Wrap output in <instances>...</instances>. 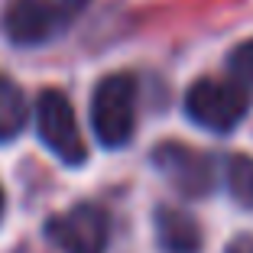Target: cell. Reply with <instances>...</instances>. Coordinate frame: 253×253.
Masks as SVG:
<instances>
[{"label": "cell", "instance_id": "cell-1", "mask_svg": "<svg viewBox=\"0 0 253 253\" xmlns=\"http://www.w3.org/2000/svg\"><path fill=\"white\" fill-rule=\"evenodd\" d=\"M91 126L94 136L107 149H120L130 143L136 126V78L126 72H114L101 78L91 94Z\"/></svg>", "mask_w": 253, "mask_h": 253}, {"label": "cell", "instance_id": "cell-2", "mask_svg": "<svg viewBox=\"0 0 253 253\" xmlns=\"http://www.w3.org/2000/svg\"><path fill=\"white\" fill-rule=\"evenodd\" d=\"M84 7L88 0H10L3 30L16 45H42L65 33Z\"/></svg>", "mask_w": 253, "mask_h": 253}, {"label": "cell", "instance_id": "cell-3", "mask_svg": "<svg viewBox=\"0 0 253 253\" xmlns=\"http://www.w3.org/2000/svg\"><path fill=\"white\" fill-rule=\"evenodd\" d=\"M247 111H250V101L237 82L198 78L185 94V114L198 126L214 130V133H231L247 117Z\"/></svg>", "mask_w": 253, "mask_h": 253}, {"label": "cell", "instance_id": "cell-4", "mask_svg": "<svg viewBox=\"0 0 253 253\" xmlns=\"http://www.w3.org/2000/svg\"><path fill=\"white\" fill-rule=\"evenodd\" d=\"M36 130L39 140L52 149L55 156L68 166H82L88 159V146H84V136L78 130V117H75L72 104L62 91L49 88L39 94L36 101Z\"/></svg>", "mask_w": 253, "mask_h": 253}, {"label": "cell", "instance_id": "cell-5", "mask_svg": "<svg viewBox=\"0 0 253 253\" xmlns=\"http://www.w3.org/2000/svg\"><path fill=\"white\" fill-rule=\"evenodd\" d=\"M111 217L97 205H75L65 214H55L45 224V234L65 253H104Z\"/></svg>", "mask_w": 253, "mask_h": 253}, {"label": "cell", "instance_id": "cell-6", "mask_svg": "<svg viewBox=\"0 0 253 253\" xmlns=\"http://www.w3.org/2000/svg\"><path fill=\"white\" fill-rule=\"evenodd\" d=\"M153 163L188 198L208 195L211 185H214V166H211V159L205 153H198V149L185 146V143H159L156 153H153Z\"/></svg>", "mask_w": 253, "mask_h": 253}, {"label": "cell", "instance_id": "cell-7", "mask_svg": "<svg viewBox=\"0 0 253 253\" xmlns=\"http://www.w3.org/2000/svg\"><path fill=\"white\" fill-rule=\"evenodd\" d=\"M156 237L166 253H201L205 247L198 221L175 205H163L156 211Z\"/></svg>", "mask_w": 253, "mask_h": 253}, {"label": "cell", "instance_id": "cell-8", "mask_svg": "<svg viewBox=\"0 0 253 253\" xmlns=\"http://www.w3.org/2000/svg\"><path fill=\"white\" fill-rule=\"evenodd\" d=\"M26 124V97L20 84L10 82L7 75H0V143L13 140Z\"/></svg>", "mask_w": 253, "mask_h": 253}, {"label": "cell", "instance_id": "cell-9", "mask_svg": "<svg viewBox=\"0 0 253 253\" xmlns=\"http://www.w3.org/2000/svg\"><path fill=\"white\" fill-rule=\"evenodd\" d=\"M227 188L240 208H253V156L234 153L227 159Z\"/></svg>", "mask_w": 253, "mask_h": 253}, {"label": "cell", "instance_id": "cell-10", "mask_svg": "<svg viewBox=\"0 0 253 253\" xmlns=\"http://www.w3.org/2000/svg\"><path fill=\"white\" fill-rule=\"evenodd\" d=\"M227 68H231V82H237L240 88H253V39L234 49L227 59Z\"/></svg>", "mask_w": 253, "mask_h": 253}, {"label": "cell", "instance_id": "cell-11", "mask_svg": "<svg viewBox=\"0 0 253 253\" xmlns=\"http://www.w3.org/2000/svg\"><path fill=\"white\" fill-rule=\"evenodd\" d=\"M227 253H253V237H247V234L237 237L231 247H227Z\"/></svg>", "mask_w": 253, "mask_h": 253}, {"label": "cell", "instance_id": "cell-12", "mask_svg": "<svg viewBox=\"0 0 253 253\" xmlns=\"http://www.w3.org/2000/svg\"><path fill=\"white\" fill-rule=\"evenodd\" d=\"M3 211H7V195H3V185H0V221H3Z\"/></svg>", "mask_w": 253, "mask_h": 253}]
</instances>
